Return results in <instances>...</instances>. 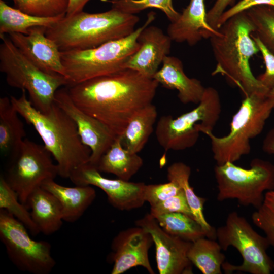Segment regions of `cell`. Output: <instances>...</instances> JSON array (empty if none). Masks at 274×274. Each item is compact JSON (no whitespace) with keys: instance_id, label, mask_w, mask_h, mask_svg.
I'll return each instance as SVG.
<instances>
[{"instance_id":"obj_1","label":"cell","mask_w":274,"mask_h":274,"mask_svg":"<svg viewBox=\"0 0 274 274\" xmlns=\"http://www.w3.org/2000/svg\"><path fill=\"white\" fill-rule=\"evenodd\" d=\"M159 83L124 68L66 87L74 102L117 136L140 109L152 104Z\"/></svg>"},{"instance_id":"obj_2","label":"cell","mask_w":274,"mask_h":274,"mask_svg":"<svg viewBox=\"0 0 274 274\" xmlns=\"http://www.w3.org/2000/svg\"><path fill=\"white\" fill-rule=\"evenodd\" d=\"M10 100L24 119L38 132L44 145L56 162L58 175L70 178L73 172L89 162L91 150L82 142L73 120L54 102L42 113L36 109L21 90L20 97Z\"/></svg>"},{"instance_id":"obj_3","label":"cell","mask_w":274,"mask_h":274,"mask_svg":"<svg viewBox=\"0 0 274 274\" xmlns=\"http://www.w3.org/2000/svg\"><path fill=\"white\" fill-rule=\"evenodd\" d=\"M217 30L209 39L217 62L213 74L225 76L245 97L253 94L267 95L269 90L250 68V60L259 50L252 35L255 29L247 11L232 16Z\"/></svg>"},{"instance_id":"obj_4","label":"cell","mask_w":274,"mask_h":274,"mask_svg":"<svg viewBox=\"0 0 274 274\" xmlns=\"http://www.w3.org/2000/svg\"><path fill=\"white\" fill-rule=\"evenodd\" d=\"M139 20L135 14L112 7L101 13L83 11L65 16L46 28V35L56 43L60 51L88 49L130 35Z\"/></svg>"},{"instance_id":"obj_5","label":"cell","mask_w":274,"mask_h":274,"mask_svg":"<svg viewBox=\"0 0 274 274\" xmlns=\"http://www.w3.org/2000/svg\"><path fill=\"white\" fill-rule=\"evenodd\" d=\"M155 17L156 13L150 12L144 24L124 38L94 48L61 51L67 86L124 69V63L139 48V35Z\"/></svg>"},{"instance_id":"obj_6","label":"cell","mask_w":274,"mask_h":274,"mask_svg":"<svg viewBox=\"0 0 274 274\" xmlns=\"http://www.w3.org/2000/svg\"><path fill=\"white\" fill-rule=\"evenodd\" d=\"M0 71L8 85L25 90L32 105L42 112H48L54 102L55 95L68 82L61 75L46 73L29 61L14 45L8 36L0 35Z\"/></svg>"},{"instance_id":"obj_7","label":"cell","mask_w":274,"mask_h":274,"mask_svg":"<svg viewBox=\"0 0 274 274\" xmlns=\"http://www.w3.org/2000/svg\"><path fill=\"white\" fill-rule=\"evenodd\" d=\"M273 110L267 95L245 96L232 117L230 131L226 135L217 136L213 131L207 132L206 135L210 140L217 164L234 163L249 154L251 140L261 133Z\"/></svg>"},{"instance_id":"obj_8","label":"cell","mask_w":274,"mask_h":274,"mask_svg":"<svg viewBox=\"0 0 274 274\" xmlns=\"http://www.w3.org/2000/svg\"><path fill=\"white\" fill-rule=\"evenodd\" d=\"M221 112L219 92L212 87H207L193 110L177 118L171 115L159 118L155 132L157 142L166 151L191 148L197 142L200 133L213 131Z\"/></svg>"},{"instance_id":"obj_9","label":"cell","mask_w":274,"mask_h":274,"mask_svg":"<svg viewBox=\"0 0 274 274\" xmlns=\"http://www.w3.org/2000/svg\"><path fill=\"white\" fill-rule=\"evenodd\" d=\"M216 238L222 250L233 247L243 258L239 265L224 262L222 268L225 273L269 274L274 271V262L267 253L270 246L267 238L258 234L236 212H230L225 224L216 230Z\"/></svg>"},{"instance_id":"obj_10","label":"cell","mask_w":274,"mask_h":274,"mask_svg":"<svg viewBox=\"0 0 274 274\" xmlns=\"http://www.w3.org/2000/svg\"><path fill=\"white\" fill-rule=\"evenodd\" d=\"M220 201L236 199L242 206L256 209L262 204L264 192L274 190V164L255 158L246 169L233 162L216 165L214 168Z\"/></svg>"},{"instance_id":"obj_11","label":"cell","mask_w":274,"mask_h":274,"mask_svg":"<svg viewBox=\"0 0 274 274\" xmlns=\"http://www.w3.org/2000/svg\"><path fill=\"white\" fill-rule=\"evenodd\" d=\"M27 229L12 215L0 209V238L11 262L23 271L50 273L56 265L51 244L32 239Z\"/></svg>"},{"instance_id":"obj_12","label":"cell","mask_w":274,"mask_h":274,"mask_svg":"<svg viewBox=\"0 0 274 274\" xmlns=\"http://www.w3.org/2000/svg\"><path fill=\"white\" fill-rule=\"evenodd\" d=\"M44 145L25 138L19 150L10 158L5 179L26 206L29 195L46 181L55 179L58 169Z\"/></svg>"},{"instance_id":"obj_13","label":"cell","mask_w":274,"mask_h":274,"mask_svg":"<svg viewBox=\"0 0 274 274\" xmlns=\"http://www.w3.org/2000/svg\"><path fill=\"white\" fill-rule=\"evenodd\" d=\"M97 167L88 162L75 169L69 179L75 185H90L101 189L115 208L129 211L142 207L146 202L143 182H131L103 177Z\"/></svg>"},{"instance_id":"obj_14","label":"cell","mask_w":274,"mask_h":274,"mask_svg":"<svg viewBox=\"0 0 274 274\" xmlns=\"http://www.w3.org/2000/svg\"><path fill=\"white\" fill-rule=\"evenodd\" d=\"M149 232L155 246L156 260L160 274H191L192 264L188 258L192 243L164 230L150 213L135 221Z\"/></svg>"},{"instance_id":"obj_15","label":"cell","mask_w":274,"mask_h":274,"mask_svg":"<svg viewBox=\"0 0 274 274\" xmlns=\"http://www.w3.org/2000/svg\"><path fill=\"white\" fill-rule=\"evenodd\" d=\"M54 102L75 123L82 142L91 150L89 162L96 166L117 136L102 123L80 109L73 101L66 86L56 91Z\"/></svg>"},{"instance_id":"obj_16","label":"cell","mask_w":274,"mask_h":274,"mask_svg":"<svg viewBox=\"0 0 274 274\" xmlns=\"http://www.w3.org/2000/svg\"><path fill=\"white\" fill-rule=\"evenodd\" d=\"M153 243L151 234L136 226L120 231L111 243L110 260L113 263L112 274H122L136 266H142L154 274L148 252Z\"/></svg>"},{"instance_id":"obj_17","label":"cell","mask_w":274,"mask_h":274,"mask_svg":"<svg viewBox=\"0 0 274 274\" xmlns=\"http://www.w3.org/2000/svg\"><path fill=\"white\" fill-rule=\"evenodd\" d=\"M46 28L35 27L27 35L12 33L7 36L19 51L38 68L47 73L66 77L61 51L56 43L46 36Z\"/></svg>"},{"instance_id":"obj_18","label":"cell","mask_w":274,"mask_h":274,"mask_svg":"<svg viewBox=\"0 0 274 274\" xmlns=\"http://www.w3.org/2000/svg\"><path fill=\"white\" fill-rule=\"evenodd\" d=\"M172 41L160 28L150 25L146 26L138 38L139 49L124 63V68L133 70L153 78L164 58L169 55Z\"/></svg>"},{"instance_id":"obj_19","label":"cell","mask_w":274,"mask_h":274,"mask_svg":"<svg viewBox=\"0 0 274 274\" xmlns=\"http://www.w3.org/2000/svg\"><path fill=\"white\" fill-rule=\"evenodd\" d=\"M204 0H190L179 17L168 25L167 34L172 41L193 46L218 32L208 23Z\"/></svg>"},{"instance_id":"obj_20","label":"cell","mask_w":274,"mask_h":274,"mask_svg":"<svg viewBox=\"0 0 274 274\" xmlns=\"http://www.w3.org/2000/svg\"><path fill=\"white\" fill-rule=\"evenodd\" d=\"M153 79L166 88L177 90L178 97L184 104H198L206 89L199 80L186 75L180 59L169 55L164 58Z\"/></svg>"},{"instance_id":"obj_21","label":"cell","mask_w":274,"mask_h":274,"mask_svg":"<svg viewBox=\"0 0 274 274\" xmlns=\"http://www.w3.org/2000/svg\"><path fill=\"white\" fill-rule=\"evenodd\" d=\"M41 187L56 197L62 208L63 220L70 223L83 215L96 196L92 186L67 187L57 183L54 179L45 181Z\"/></svg>"},{"instance_id":"obj_22","label":"cell","mask_w":274,"mask_h":274,"mask_svg":"<svg viewBox=\"0 0 274 274\" xmlns=\"http://www.w3.org/2000/svg\"><path fill=\"white\" fill-rule=\"evenodd\" d=\"M40 233L52 234L61 228L63 221L62 208L56 197L41 187L29 196L26 204Z\"/></svg>"},{"instance_id":"obj_23","label":"cell","mask_w":274,"mask_h":274,"mask_svg":"<svg viewBox=\"0 0 274 274\" xmlns=\"http://www.w3.org/2000/svg\"><path fill=\"white\" fill-rule=\"evenodd\" d=\"M143 160L138 153L129 152L117 136L102 155L96 167L100 172L112 174L119 179L129 181L142 167Z\"/></svg>"},{"instance_id":"obj_24","label":"cell","mask_w":274,"mask_h":274,"mask_svg":"<svg viewBox=\"0 0 274 274\" xmlns=\"http://www.w3.org/2000/svg\"><path fill=\"white\" fill-rule=\"evenodd\" d=\"M10 98H0V150L11 158L19 150L26 136L23 122Z\"/></svg>"},{"instance_id":"obj_25","label":"cell","mask_w":274,"mask_h":274,"mask_svg":"<svg viewBox=\"0 0 274 274\" xmlns=\"http://www.w3.org/2000/svg\"><path fill=\"white\" fill-rule=\"evenodd\" d=\"M66 14L44 17L29 14L9 6L0 0V35L19 33H28L35 27L50 28L61 20Z\"/></svg>"},{"instance_id":"obj_26","label":"cell","mask_w":274,"mask_h":274,"mask_svg":"<svg viewBox=\"0 0 274 274\" xmlns=\"http://www.w3.org/2000/svg\"><path fill=\"white\" fill-rule=\"evenodd\" d=\"M157 115L156 107L152 103L138 111L120 135L123 146L131 153L140 152L153 131Z\"/></svg>"},{"instance_id":"obj_27","label":"cell","mask_w":274,"mask_h":274,"mask_svg":"<svg viewBox=\"0 0 274 274\" xmlns=\"http://www.w3.org/2000/svg\"><path fill=\"white\" fill-rule=\"evenodd\" d=\"M191 172L189 166L182 162H176L167 168V177L168 181L175 182L181 187L195 219L209 233L212 239H216V229L210 225L204 216L203 206L206 199L197 196L190 185Z\"/></svg>"},{"instance_id":"obj_28","label":"cell","mask_w":274,"mask_h":274,"mask_svg":"<svg viewBox=\"0 0 274 274\" xmlns=\"http://www.w3.org/2000/svg\"><path fill=\"white\" fill-rule=\"evenodd\" d=\"M218 242L207 237L192 243L188 258L203 274H221L225 256Z\"/></svg>"},{"instance_id":"obj_29","label":"cell","mask_w":274,"mask_h":274,"mask_svg":"<svg viewBox=\"0 0 274 274\" xmlns=\"http://www.w3.org/2000/svg\"><path fill=\"white\" fill-rule=\"evenodd\" d=\"M154 217L166 232L186 241L193 242L204 237L212 239L209 233L196 220L186 214L169 213Z\"/></svg>"},{"instance_id":"obj_30","label":"cell","mask_w":274,"mask_h":274,"mask_svg":"<svg viewBox=\"0 0 274 274\" xmlns=\"http://www.w3.org/2000/svg\"><path fill=\"white\" fill-rule=\"evenodd\" d=\"M0 209L6 211L22 223L31 234L36 235L40 233L27 207L19 200L16 193L8 185L3 175L0 177Z\"/></svg>"},{"instance_id":"obj_31","label":"cell","mask_w":274,"mask_h":274,"mask_svg":"<svg viewBox=\"0 0 274 274\" xmlns=\"http://www.w3.org/2000/svg\"><path fill=\"white\" fill-rule=\"evenodd\" d=\"M256 36L274 54V7L258 5L247 10Z\"/></svg>"},{"instance_id":"obj_32","label":"cell","mask_w":274,"mask_h":274,"mask_svg":"<svg viewBox=\"0 0 274 274\" xmlns=\"http://www.w3.org/2000/svg\"><path fill=\"white\" fill-rule=\"evenodd\" d=\"M109 2L112 7L132 14L147 8H157L166 15L170 22L175 21L180 14L174 8L172 0H111Z\"/></svg>"},{"instance_id":"obj_33","label":"cell","mask_w":274,"mask_h":274,"mask_svg":"<svg viewBox=\"0 0 274 274\" xmlns=\"http://www.w3.org/2000/svg\"><path fill=\"white\" fill-rule=\"evenodd\" d=\"M15 8L26 13L44 17L66 14L68 0H11Z\"/></svg>"},{"instance_id":"obj_34","label":"cell","mask_w":274,"mask_h":274,"mask_svg":"<svg viewBox=\"0 0 274 274\" xmlns=\"http://www.w3.org/2000/svg\"><path fill=\"white\" fill-rule=\"evenodd\" d=\"M252 220L263 231L270 246L274 247V190L265 193L263 201L252 214Z\"/></svg>"},{"instance_id":"obj_35","label":"cell","mask_w":274,"mask_h":274,"mask_svg":"<svg viewBox=\"0 0 274 274\" xmlns=\"http://www.w3.org/2000/svg\"><path fill=\"white\" fill-rule=\"evenodd\" d=\"M182 191L176 183L168 182L159 184L146 185L144 189V199L150 206L157 204Z\"/></svg>"},{"instance_id":"obj_36","label":"cell","mask_w":274,"mask_h":274,"mask_svg":"<svg viewBox=\"0 0 274 274\" xmlns=\"http://www.w3.org/2000/svg\"><path fill=\"white\" fill-rule=\"evenodd\" d=\"M175 212L186 214L195 219L183 190L178 194L151 207L150 213L155 217L165 213Z\"/></svg>"},{"instance_id":"obj_37","label":"cell","mask_w":274,"mask_h":274,"mask_svg":"<svg viewBox=\"0 0 274 274\" xmlns=\"http://www.w3.org/2000/svg\"><path fill=\"white\" fill-rule=\"evenodd\" d=\"M252 37L258 45L265 65V72L257 78L269 91L274 89V54L263 44L258 38Z\"/></svg>"},{"instance_id":"obj_38","label":"cell","mask_w":274,"mask_h":274,"mask_svg":"<svg viewBox=\"0 0 274 274\" xmlns=\"http://www.w3.org/2000/svg\"><path fill=\"white\" fill-rule=\"evenodd\" d=\"M262 5L274 7V0H241L221 15L217 23V29L225 21L235 14L247 11L252 7Z\"/></svg>"},{"instance_id":"obj_39","label":"cell","mask_w":274,"mask_h":274,"mask_svg":"<svg viewBox=\"0 0 274 274\" xmlns=\"http://www.w3.org/2000/svg\"><path fill=\"white\" fill-rule=\"evenodd\" d=\"M236 0H216L214 5L207 13V20L209 24L217 30V23L221 15L229 6L232 7Z\"/></svg>"},{"instance_id":"obj_40","label":"cell","mask_w":274,"mask_h":274,"mask_svg":"<svg viewBox=\"0 0 274 274\" xmlns=\"http://www.w3.org/2000/svg\"><path fill=\"white\" fill-rule=\"evenodd\" d=\"M90 0H68V5L66 16H72L83 11L86 4ZM104 2H109L111 0H100Z\"/></svg>"},{"instance_id":"obj_41","label":"cell","mask_w":274,"mask_h":274,"mask_svg":"<svg viewBox=\"0 0 274 274\" xmlns=\"http://www.w3.org/2000/svg\"><path fill=\"white\" fill-rule=\"evenodd\" d=\"M262 149L267 154L274 155V126L266 135L263 142Z\"/></svg>"},{"instance_id":"obj_42","label":"cell","mask_w":274,"mask_h":274,"mask_svg":"<svg viewBox=\"0 0 274 274\" xmlns=\"http://www.w3.org/2000/svg\"><path fill=\"white\" fill-rule=\"evenodd\" d=\"M267 96L271 102L272 105L273 106V109H274V89L270 90L268 91L267 94Z\"/></svg>"}]
</instances>
